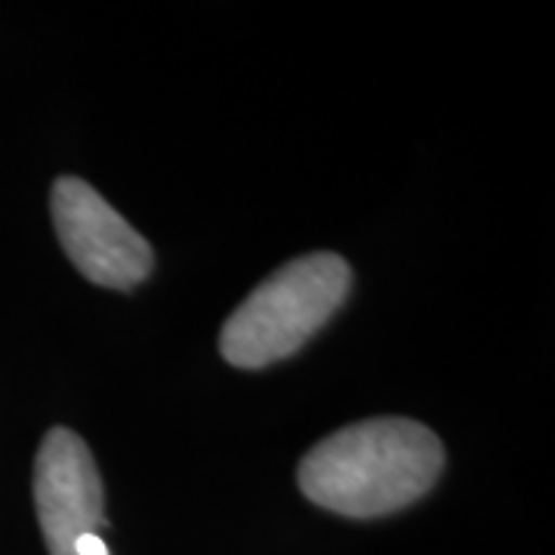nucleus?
Returning a JSON list of instances; mask_svg holds the SVG:
<instances>
[{
	"label": "nucleus",
	"instance_id": "7ed1b4c3",
	"mask_svg": "<svg viewBox=\"0 0 555 555\" xmlns=\"http://www.w3.org/2000/svg\"><path fill=\"white\" fill-rule=\"evenodd\" d=\"M53 222L68 259L93 284L127 291L152 272L149 241L83 179H56Z\"/></svg>",
	"mask_w": 555,
	"mask_h": 555
},
{
	"label": "nucleus",
	"instance_id": "f257e3e1",
	"mask_svg": "<svg viewBox=\"0 0 555 555\" xmlns=\"http://www.w3.org/2000/svg\"><path fill=\"white\" fill-rule=\"evenodd\" d=\"M444 451L436 433L404 416L346 426L299 463L302 494L321 509L377 518L411 506L436 485Z\"/></svg>",
	"mask_w": 555,
	"mask_h": 555
},
{
	"label": "nucleus",
	"instance_id": "20e7f679",
	"mask_svg": "<svg viewBox=\"0 0 555 555\" xmlns=\"http://www.w3.org/2000/svg\"><path fill=\"white\" fill-rule=\"evenodd\" d=\"M35 503L50 555H75L83 534L102 521V481L83 438L72 429H50L35 460Z\"/></svg>",
	"mask_w": 555,
	"mask_h": 555
},
{
	"label": "nucleus",
	"instance_id": "39448f33",
	"mask_svg": "<svg viewBox=\"0 0 555 555\" xmlns=\"http://www.w3.org/2000/svg\"><path fill=\"white\" fill-rule=\"evenodd\" d=\"M75 555H108V546L102 543L100 534H83L75 546Z\"/></svg>",
	"mask_w": 555,
	"mask_h": 555
},
{
	"label": "nucleus",
	"instance_id": "f03ea898",
	"mask_svg": "<svg viewBox=\"0 0 555 555\" xmlns=\"http://www.w3.org/2000/svg\"><path fill=\"white\" fill-rule=\"evenodd\" d=\"M349 284L352 269L337 254L291 259L222 324L219 352L247 371L294 356L343 306Z\"/></svg>",
	"mask_w": 555,
	"mask_h": 555
}]
</instances>
